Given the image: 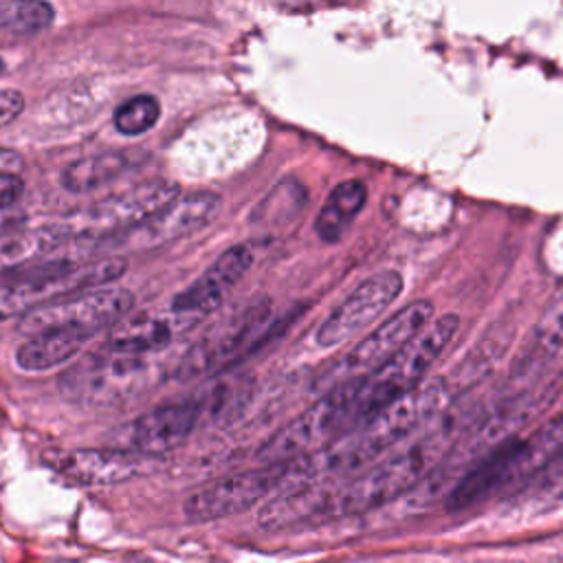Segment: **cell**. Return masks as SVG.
<instances>
[{"label": "cell", "instance_id": "3", "mask_svg": "<svg viewBox=\"0 0 563 563\" xmlns=\"http://www.w3.org/2000/svg\"><path fill=\"white\" fill-rule=\"evenodd\" d=\"M125 271V260L106 255L92 262L55 260L0 275V319L24 317L66 295L99 288Z\"/></svg>", "mask_w": 563, "mask_h": 563}, {"label": "cell", "instance_id": "16", "mask_svg": "<svg viewBox=\"0 0 563 563\" xmlns=\"http://www.w3.org/2000/svg\"><path fill=\"white\" fill-rule=\"evenodd\" d=\"M198 321L174 312L172 308L165 312H141L134 317H123L114 323L106 339L108 352L150 356L165 345H169L178 334L194 328Z\"/></svg>", "mask_w": 563, "mask_h": 563}, {"label": "cell", "instance_id": "12", "mask_svg": "<svg viewBox=\"0 0 563 563\" xmlns=\"http://www.w3.org/2000/svg\"><path fill=\"white\" fill-rule=\"evenodd\" d=\"M402 292L398 271L385 268L365 277L317 328L314 341L321 347H334L363 328L374 323Z\"/></svg>", "mask_w": 563, "mask_h": 563}, {"label": "cell", "instance_id": "20", "mask_svg": "<svg viewBox=\"0 0 563 563\" xmlns=\"http://www.w3.org/2000/svg\"><path fill=\"white\" fill-rule=\"evenodd\" d=\"M561 453H563V409L554 418L543 422L530 438H517V444L506 471V484H515L534 475L539 468L548 466Z\"/></svg>", "mask_w": 563, "mask_h": 563}, {"label": "cell", "instance_id": "19", "mask_svg": "<svg viewBox=\"0 0 563 563\" xmlns=\"http://www.w3.org/2000/svg\"><path fill=\"white\" fill-rule=\"evenodd\" d=\"M73 242L57 224L37 229H11L0 233V275L33 266L42 257Z\"/></svg>", "mask_w": 563, "mask_h": 563}, {"label": "cell", "instance_id": "9", "mask_svg": "<svg viewBox=\"0 0 563 563\" xmlns=\"http://www.w3.org/2000/svg\"><path fill=\"white\" fill-rule=\"evenodd\" d=\"M431 317L433 303L429 299H416L396 310L336 363V367L328 374V389L345 380L361 378L385 365L431 321Z\"/></svg>", "mask_w": 563, "mask_h": 563}, {"label": "cell", "instance_id": "23", "mask_svg": "<svg viewBox=\"0 0 563 563\" xmlns=\"http://www.w3.org/2000/svg\"><path fill=\"white\" fill-rule=\"evenodd\" d=\"M55 9L40 0H0V31L11 35H33L48 29Z\"/></svg>", "mask_w": 563, "mask_h": 563}, {"label": "cell", "instance_id": "6", "mask_svg": "<svg viewBox=\"0 0 563 563\" xmlns=\"http://www.w3.org/2000/svg\"><path fill=\"white\" fill-rule=\"evenodd\" d=\"M178 185L165 178L139 183L121 194L99 198L86 209L66 216L57 227L73 240L97 246L114 235H121L178 196Z\"/></svg>", "mask_w": 563, "mask_h": 563}, {"label": "cell", "instance_id": "28", "mask_svg": "<svg viewBox=\"0 0 563 563\" xmlns=\"http://www.w3.org/2000/svg\"><path fill=\"white\" fill-rule=\"evenodd\" d=\"M22 167H24V161H22V156H20L15 150L0 147V172L20 174Z\"/></svg>", "mask_w": 563, "mask_h": 563}, {"label": "cell", "instance_id": "15", "mask_svg": "<svg viewBox=\"0 0 563 563\" xmlns=\"http://www.w3.org/2000/svg\"><path fill=\"white\" fill-rule=\"evenodd\" d=\"M253 264V249L249 244H233L218 260L185 290H180L174 301L172 310L196 321H202L209 312H213L229 290L249 273Z\"/></svg>", "mask_w": 563, "mask_h": 563}, {"label": "cell", "instance_id": "29", "mask_svg": "<svg viewBox=\"0 0 563 563\" xmlns=\"http://www.w3.org/2000/svg\"><path fill=\"white\" fill-rule=\"evenodd\" d=\"M119 563H152L147 556H141V554H132V556H128V559H123V561H119Z\"/></svg>", "mask_w": 563, "mask_h": 563}, {"label": "cell", "instance_id": "8", "mask_svg": "<svg viewBox=\"0 0 563 563\" xmlns=\"http://www.w3.org/2000/svg\"><path fill=\"white\" fill-rule=\"evenodd\" d=\"M220 196L211 191L178 194L161 211H156L134 229L97 244L95 251H145L167 246L209 224L220 213Z\"/></svg>", "mask_w": 563, "mask_h": 563}, {"label": "cell", "instance_id": "18", "mask_svg": "<svg viewBox=\"0 0 563 563\" xmlns=\"http://www.w3.org/2000/svg\"><path fill=\"white\" fill-rule=\"evenodd\" d=\"M141 150H110L92 156H84L64 167L59 185L70 194H88L117 180L125 172L136 169L145 158Z\"/></svg>", "mask_w": 563, "mask_h": 563}, {"label": "cell", "instance_id": "5", "mask_svg": "<svg viewBox=\"0 0 563 563\" xmlns=\"http://www.w3.org/2000/svg\"><path fill=\"white\" fill-rule=\"evenodd\" d=\"M156 365L150 356L95 352L59 376L66 400L86 407H117L150 389Z\"/></svg>", "mask_w": 563, "mask_h": 563}, {"label": "cell", "instance_id": "7", "mask_svg": "<svg viewBox=\"0 0 563 563\" xmlns=\"http://www.w3.org/2000/svg\"><path fill=\"white\" fill-rule=\"evenodd\" d=\"M134 306V295L119 286H99L55 299L22 317L18 330L22 334H40L48 330H81L97 334L106 325L119 323Z\"/></svg>", "mask_w": 563, "mask_h": 563}, {"label": "cell", "instance_id": "11", "mask_svg": "<svg viewBox=\"0 0 563 563\" xmlns=\"http://www.w3.org/2000/svg\"><path fill=\"white\" fill-rule=\"evenodd\" d=\"M457 330V314L435 317L396 356H391L385 365L365 376H369L378 389L396 400L418 387L422 380H427V372L449 347Z\"/></svg>", "mask_w": 563, "mask_h": 563}, {"label": "cell", "instance_id": "25", "mask_svg": "<svg viewBox=\"0 0 563 563\" xmlns=\"http://www.w3.org/2000/svg\"><path fill=\"white\" fill-rule=\"evenodd\" d=\"M24 110V97L22 92L13 88H2L0 90V130L9 125L18 114Z\"/></svg>", "mask_w": 563, "mask_h": 563}, {"label": "cell", "instance_id": "17", "mask_svg": "<svg viewBox=\"0 0 563 563\" xmlns=\"http://www.w3.org/2000/svg\"><path fill=\"white\" fill-rule=\"evenodd\" d=\"M563 354V290L539 317L523 354L512 367L515 380H530Z\"/></svg>", "mask_w": 563, "mask_h": 563}, {"label": "cell", "instance_id": "22", "mask_svg": "<svg viewBox=\"0 0 563 563\" xmlns=\"http://www.w3.org/2000/svg\"><path fill=\"white\" fill-rule=\"evenodd\" d=\"M367 200V187L358 178H347L334 185L323 200L317 218H314V233L321 242H336L363 211Z\"/></svg>", "mask_w": 563, "mask_h": 563}, {"label": "cell", "instance_id": "1", "mask_svg": "<svg viewBox=\"0 0 563 563\" xmlns=\"http://www.w3.org/2000/svg\"><path fill=\"white\" fill-rule=\"evenodd\" d=\"M451 396L453 394L446 378L435 376L422 380L418 387L402 394L389 407L347 431L325 449L288 462L286 479L292 475L301 482L332 473L345 475L365 466L396 442L422 431L424 427H431V422L446 411Z\"/></svg>", "mask_w": 563, "mask_h": 563}, {"label": "cell", "instance_id": "26", "mask_svg": "<svg viewBox=\"0 0 563 563\" xmlns=\"http://www.w3.org/2000/svg\"><path fill=\"white\" fill-rule=\"evenodd\" d=\"M22 191H24V180L20 174L0 172V209L15 207Z\"/></svg>", "mask_w": 563, "mask_h": 563}, {"label": "cell", "instance_id": "13", "mask_svg": "<svg viewBox=\"0 0 563 563\" xmlns=\"http://www.w3.org/2000/svg\"><path fill=\"white\" fill-rule=\"evenodd\" d=\"M44 462L79 486H112L150 473L156 457L130 449H48Z\"/></svg>", "mask_w": 563, "mask_h": 563}, {"label": "cell", "instance_id": "2", "mask_svg": "<svg viewBox=\"0 0 563 563\" xmlns=\"http://www.w3.org/2000/svg\"><path fill=\"white\" fill-rule=\"evenodd\" d=\"M453 433L455 424L442 420L422 438H418L396 455L378 462L376 466L352 479L343 490L334 493L332 510L354 515L396 499L431 471V466L449 449Z\"/></svg>", "mask_w": 563, "mask_h": 563}, {"label": "cell", "instance_id": "21", "mask_svg": "<svg viewBox=\"0 0 563 563\" xmlns=\"http://www.w3.org/2000/svg\"><path fill=\"white\" fill-rule=\"evenodd\" d=\"M92 332L81 330H48L29 336L15 352V363L24 372H46L77 356L92 339Z\"/></svg>", "mask_w": 563, "mask_h": 563}, {"label": "cell", "instance_id": "4", "mask_svg": "<svg viewBox=\"0 0 563 563\" xmlns=\"http://www.w3.org/2000/svg\"><path fill=\"white\" fill-rule=\"evenodd\" d=\"M277 328L271 301L266 297L253 299L200 336L183 354L174 374L180 380H189L224 372L262 347Z\"/></svg>", "mask_w": 563, "mask_h": 563}, {"label": "cell", "instance_id": "14", "mask_svg": "<svg viewBox=\"0 0 563 563\" xmlns=\"http://www.w3.org/2000/svg\"><path fill=\"white\" fill-rule=\"evenodd\" d=\"M202 418L200 398L167 402L139 416L125 431V449L161 457L180 446Z\"/></svg>", "mask_w": 563, "mask_h": 563}, {"label": "cell", "instance_id": "10", "mask_svg": "<svg viewBox=\"0 0 563 563\" xmlns=\"http://www.w3.org/2000/svg\"><path fill=\"white\" fill-rule=\"evenodd\" d=\"M288 462L227 475L191 493L183 504V512L189 521H213L244 512L284 484Z\"/></svg>", "mask_w": 563, "mask_h": 563}, {"label": "cell", "instance_id": "27", "mask_svg": "<svg viewBox=\"0 0 563 563\" xmlns=\"http://www.w3.org/2000/svg\"><path fill=\"white\" fill-rule=\"evenodd\" d=\"M26 222V213L15 209V207H4L0 209V233L4 231H11V229H18Z\"/></svg>", "mask_w": 563, "mask_h": 563}, {"label": "cell", "instance_id": "24", "mask_svg": "<svg viewBox=\"0 0 563 563\" xmlns=\"http://www.w3.org/2000/svg\"><path fill=\"white\" fill-rule=\"evenodd\" d=\"M161 117L158 99L152 95H134L114 112V128L125 136H139L154 128Z\"/></svg>", "mask_w": 563, "mask_h": 563}]
</instances>
